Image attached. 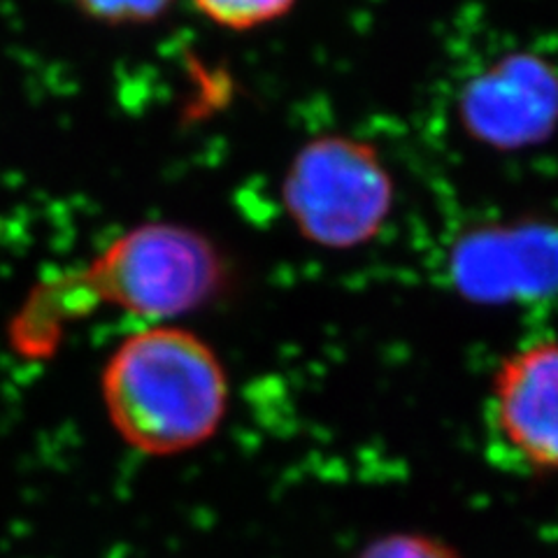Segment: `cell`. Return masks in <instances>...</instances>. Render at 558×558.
<instances>
[{"mask_svg": "<svg viewBox=\"0 0 558 558\" xmlns=\"http://www.w3.org/2000/svg\"><path fill=\"white\" fill-rule=\"evenodd\" d=\"M231 279L229 258L213 238L178 221H145L84 266L35 282L12 314L8 342L16 356L43 361L70 326L100 310L174 319L221 299Z\"/></svg>", "mask_w": 558, "mask_h": 558, "instance_id": "6da1fadb", "label": "cell"}, {"mask_svg": "<svg viewBox=\"0 0 558 558\" xmlns=\"http://www.w3.org/2000/svg\"><path fill=\"white\" fill-rule=\"evenodd\" d=\"M393 201V178L379 149L342 133L307 140L282 178V205L295 231L330 252L373 242Z\"/></svg>", "mask_w": 558, "mask_h": 558, "instance_id": "3957f363", "label": "cell"}, {"mask_svg": "<svg viewBox=\"0 0 558 558\" xmlns=\"http://www.w3.org/2000/svg\"><path fill=\"white\" fill-rule=\"evenodd\" d=\"M299 0H194L196 10L226 31L264 28L287 16Z\"/></svg>", "mask_w": 558, "mask_h": 558, "instance_id": "5b68a950", "label": "cell"}, {"mask_svg": "<svg viewBox=\"0 0 558 558\" xmlns=\"http://www.w3.org/2000/svg\"><path fill=\"white\" fill-rule=\"evenodd\" d=\"M73 3L86 20L119 28L159 22L174 0H73Z\"/></svg>", "mask_w": 558, "mask_h": 558, "instance_id": "8992f818", "label": "cell"}, {"mask_svg": "<svg viewBox=\"0 0 558 558\" xmlns=\"http://www.w3.org/2000/svg\"><path fill=\"white\" fill-rule=\"evenodd\" d=\"M359 558H463L440 537L416 531H398L373 539Z\"/></svg>", "mask_w": 558, "mask_h": 558, "instance_id": "52a82bcc", "label": "cell"}, {"mask_svg": "<svg viewBox=\"0 0 558 558\" xmlns=\"http://www.w3.org/2000/svg\"><path fill=\"white\" fill-rule=\"evenodd\" d=\"M112 428L145 457H178L213 440L229 410V375L215 347L174 324L129 336L100 375Z\"/></svg>", "mask_w": 558, "mask_h": 558, "instance_id": "7a4b0ae2", "label": "cell"}, {"mask_svg": "<svg viewBox=\"0 0 558 558\" xmlns=\"http://www.w3.org/2000/svg\"><path fill=\"white\" fill-rule=\"evenodd\" d=\"M488 416L502 447L533 473H558V338L505 356L488 391Z\"/></svg>", "mask_w": 558, "mask_h": 558, "instance_id": "277c9868", "label": "cell"}]
</instances>
